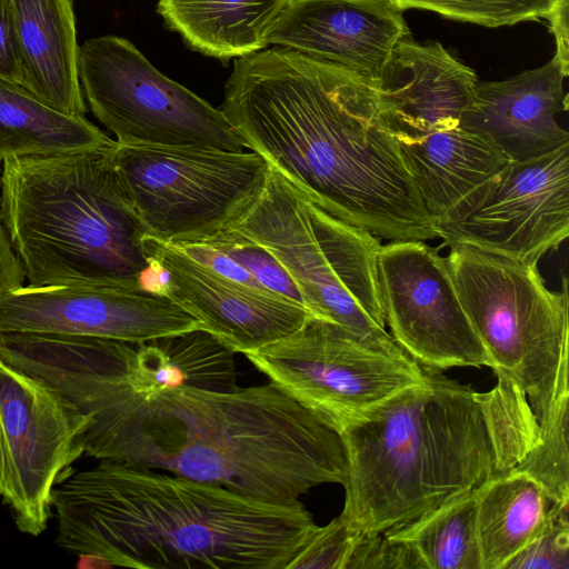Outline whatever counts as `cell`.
<instances>
[{
  "label": "cell",
  "mask_w": 569,
  "mask_h": 569,
  "mask_svg": "<svg viewBox=\"0 0 569 569\" xmlns=\"http://www.w3.org/2000/svg\"><path fill=\"white\" fill-rule=\"evenodd\" d=\"M288 0H159L158 12L193 50L227 62L260 51Z\"/></svg>",
  "instance_id": "22"
},
{
  "label": "cell",
  "mask_w": 569,
  "mask_h": 569,
  "mask_svg": "<svg viewBox=\"0 0 569 569\" xmlns=\"http://www.w3.org/2000/svg\"><path fill=\"white\" fill-rule=\"evenodd\" d=\"M358 536L341 516L319 526L287 569H345Z\"/></svg>",
  "instance_id": "30"
},
{
  "label": "cell",
  "mask_w": 569,
  "mask_h": 569,
  "mask_svg": "<svg viewBox=\"0 0 569 569\" xmlns=\"http://www.w3.org/2000/svg\"><path fill=\"white\" fill-rule=\"evenodd\" d=\"M112 158L144 236L171 244L228 229L260 197L269 173L251 150L116 142Z\"/></svg>",
  "instance_id": "7"
},
{
  "label": "cell",
  "mask_w": 569,
  "mask_h": 569,
  "mask_svg": "<svg viewBox=\"0 0 569 569\" xmlns=\"http://www.w3.org/2000/svg\"><path fill=\"white\" fill-rule=\"evenodd\" d=\"M14 365L90 419L84 455L98 460L287 505L320 485L346 481L340 433L271 382L138 392L111 363L107 339L53 333L27 336Z\"/></svg>",
  "instance_id": "1"
},
{
  "label": "cell",
  "mask_w": 569,
  "mask_h": 569,
  "mask_svg": "<svg viewBox=\"0 0 569 569\" xmlns=\"http://www.w3.org/2000/svg\"><path fill=\"white\" fill-rule=\"evenodd\" d=\"M339 433L347 456L340 516L358 532L400 528L515 467L539 436L528 401L425 369Z\"/></svg>",
  "instance_id": "4"
},
{
  "label": "cell",
  "mask_w": 569,
  "mask_h": 569,
  "mask_svg": "<svg viewBox=\"0 0 569 569\" xmlns=\"http://www.w3.org/2000/svg\"><path fill=\"white\" fill-rule=\"evenodd\" d=\"M567 76L553 56L546 64L506 80H478L460 127L483 136L512 161L569 142V132L557 122V114L568 110Z\"/></svg>",
  "instance_id": "18"
},
{
  "label": "cell",
  "mask_w": 569,
  "mask_h": 569,
  "mask_svg": "<svg viewBox=\"0 0 569 569\" xmlns=\"http://www.w3.org/2000/svg\"><path fill=\"white\" fill-rule=\"evenodd\" d=\"M393 137L439 228L469 216L512 162L493 142L460 126Z\"/></svg>",
  "instance_id": "19"
},
{
  "label": "cell",
  "mask_w": 569,
  "mask_h": 569,
  "mask_svg": "<svg viewBox=\"0 0 569 569\" xmlns=\"http://www.w3.org/2000/svg\"><path fill=\"white\" fill-rule=\"evenodd\" d=\"M223 112L307 200L388 240L439 239L373 86L288 48L238 58Z\"/></svg>",
  "instance_id": "2"
},
{
  "label": "cell",
  "mask_w": 569,
  "mask_h": 569,
  "mask_svg": "<svg viewBox=\"0 0 569 569\" xmlns=\"http://www.w3.org/2000/svg\"><path fill=\"white\" fill-rule=\"evenodd\" d=\"M569 236V142L512 161L465 219L439 228L447 246L466 243L538 264Z\"/></svg>",
  "instance_id": "13"
},
{
  "label": "cell",
  "mask_w": 569,
  "mask_h": 569,
  "mask_svg": "<svg viewBox=\"0 0 569 569\" xmlns=\"http://www.w3.org/2000/svg\"><path fill=\"white\" fill-rule=\"evenodd\" d=\"M386 327L422 368L492 366L461 303L445 257L426 240H390L377 257Z\"/></svg>",
  "instance_id": "12"
},
{
  "label": "cell",
  "mask_w": 569,
  "mask_h": 569,
  "mask_svg": "<svg viewBox=\"0 0 569 569\" xmlns=\"http://www.w3.org/2000/svg\"><path fill=\"white\" fill-rule=\"evenodd\" d=\"M477 82L475 71L442 44L409 34L396 43L372 86L391 133L413 137L459 127Z\"/></svg>",
  "instance_id": "17"
},
{
  "label": "cell",
  "mask_w": 569,
  "mask_h": 569,
  "mask_svg": "<svg viewBox=\"0 0 569 569\" xmlns=\"http://www.w3.org/2000/svg\"><path fill=\"white\" fill-rule=\"evenodd\" d=\"M150 271L162 279L158 289L196 318L234 353H246L299 329L315 315L284 297L226 279L176 246L143 236Z\"/></svg>",
  "instance_id": "15"
},
{
  "label": "cell",
  "mask_w": 569,
  "mask_h": 569,
  "mask_svg": "<svg viewBox=\"0 0 569 569\" xmlns=\"http://www.w3.org/2000/svg\"><path fill=\"white\" fill-rule=\"evenodd\" d=\"M4 481H6L4 457H3L2 441H1V436H0V498H1L3 489H4Z\"/></svg>",
  "instance_id": "36"
},
{
  "label": "cell",
  "mask_w": 569,
  "mask_h": 569,
  "mask_svg": "<svg viewBox=\"0 0 569 569\" xmlns=\"http://www.w3.org/2000/svg\"><path fill=\"white\" fill-rule=\"evenodd\" d=\"M22 87L50 107L83 117L73 0H11Z\"/></svg>",
  "instance_id": "20"
},
{
  "label": "cell",
  "mask_w": 569,
  "mask_h": 569,
  "mask_svg": "<svg viewBox=\"0 0 569 569\" xmlns=\"http://www.w3.org/2000/svg\"><path fill=\"white\" fill-rule=\"evenodd\" d=\"M84 116L63 113L21 84L0 78V157L2 160L112 142Z\"/></svg>",
  "instance_id": "24"
},
{
  "label": "cell",
  "mask_w": 569,
  "mask_h": 569,
  "mask_svg": "<svg viewBox=\"0 0 569 569\" xmlns=\"http://www.w3.org/2000/svg\"><path fill=\"white\" fill-rule=\"evenodd\" d=\"M345 569H423L402 541L383 533L358 532Z\"/></svg>",
  "instance_id": "31"
},
{
  "label": "cell",
  "mask_w": 569,
  "mask_h": 569,
  "mask_svg": "<svg viewBox=\"0 0 569 569\" xmlns=\"http://www.w3.org/2000/svg\"><path fill=\"white\" fill-rule=\"evenodd\" d=\"M445 257L491 368L528 401L540 425L568 390V280L550 290L538 264L466 243Z\"/></svg>",
  "instance_id": "6"
},
{
  "label": "cell",
  "mask_w": 569,
  "mask_h": 569,
  "mask_svg": "<svg viewBox=\"0 0 569 569\" xmlns=\"http://www.w3.org/2000/svg\"><path fill=\"white\" fill-rule=\"evenodd\" d=\"M0 78L22 86L11 0H0Z\"/></svg>",
  "instance_id": "33"
},
{
  "label": "cell",
  "mask_w": 569,
  "mask_h": 569,
  "mask_svg": "<svg viewBox=\"0 0 569 569\" xmlns=\"http://www.w3.org/2000/svg\"><path fill=\"white\" fill-rule=\"evenodd\" d=\"M51 503L57 545L88 567L287 569L319 527L301 501L107 460L70 471Z\"/></svg>",
  "instance_id": "3"
},
{
  "label": "cell",
  "mask_w": 569,
  "mask_h": 569,
  "mask_svg": "<svg viewBox=\"0 0 569 569\" xmlns=\"http://www.w3.org/2000/svg\"><path fill=\"white\" fill-rule=\"evenodd\" d=\"M481 569H502L542 528L553 505L527 473L510 468L475 490Z\"/></svg>",
  "instance_id": "23"
},
{
  "label": "cell",
  "mask_w": 569,
  "mask_h": 569,
  "mask_svg": "<svg viewBox=\"0 0 569 569\" xmlns=\"http://www.w3.org/2000/svg\"><path fill=\"white\" fill-rule=\"evenodd\" d=\"M568 1L569 0H561L546 18L556 39L557 47L555 57L567 74L569 73Z\"/></svg>",
  "instance_id": "34"
},
{
  "label": "cell",
  "mask_w": 569,
  "mask_h": 569,
  "mask_svg": "<svg viewBox=\"0 0 569 569\" xmlns=\"http://www.w3.org/2000/svg\"><path fill=\"white\" fill-rule=\"evenodd\" d=\"M116 141L4 159L0 223L36 287H140L144 232L113 163Z\"/></svg>",
  "instance_id": "5"
},
{
  "label": "cell",
  "mask_w": 569,
  "mask_h": 569,
  "mask_svg": "<svg viewBox=\"0 0 569 569\" xmlns=\"http://www.w3.org/2000/svg\"><path fill=\"white\" fill-rule=\"evenodd\" d=\"M243 355L273 386L338 432L421 382L426 372L408 355L388 351L317 317Z\"/></svg>",
  "instance_id": "9"
},
{
  "label": "cell",
  "mask_w": 569,
  "mask_h": 569,
  "mask_svg": "<svg viewBox=\"0 0 569 569\" xmlns=\"http://www.w3.org/2000/svg\"><path fill=\"white\" fill-rule=\"evenodd\" d=\"M401 10L423 9L489 28L546 19L561 0H391Z\"/></svg>",
  "instance_id": "27"
},
{
  "label": "cell",
  "mask_w": 569,
  "mask_h": 569,
  "mask_svg": "<svg viewBox=\"0 0 569 569\" xmlns=\"http://www.w3.org/2000/svg\"><path fill=\"white\" fill-rule=\"evenodd\" d=\"M24 283L21 266L0 229V296Z\"/></svg>",
  "instance_id": "35"
},
{
  "label": "cell",
  "mask_w": 569,
  "mask_h": 569,
  "mask_svg": "<svg viewBox=\"0 0 569 569\" xmlns=\"http://www.w3.org/2000/svg\"><path fill=\"white\" fill-rule=\"evenodd\" d=\"M386 533L406 543L423 569H481L475 490Z\"/></svg>",
  "instance_id": "25"
},
{
  "label": "cell",
  "mask_w": 569,
  "mask_h": 569,
  "mask_svg": "<svg viewBox=\"0 0 569 569\" xmlns=\"http://www.w3.org/2000/svg\"><path fill=\"white\" fill-rule=\"evenodd\" d=\"M79 81L90 111L118 144L246 148L220 109L163 76L122 37L79 47Z\"/></svg>",
  "instance_id": "8"
},
{
  "label": "cell",
  "mask_w": 569,
  "mask_h": 569,
  "mask_svg": "<svg viewBox=\"0 0 569 569\" xmlns=\"http://www.w3.org/2000/svg\"><path fill=\"white\" fill-rule=\"evenodd\" d=\"M107 352L138 392L182 386L213 391L238 387L234 352L201 328L139 343L107 339Z\"/></svg>",
  "instance_id": "21"
},
{
  "label": "cell",
  "mask_w": 569,
  "mask_h": 569,
  "mask_svg": "<svg viewBox=\"0 0 569 569\" xmlns=\"http://www.w3.org/2000/svg\"><path fill=\"white\" fill-rule=\"evenodd\" d=\"M569 393L558 399L539 425L537 441L512 468L536 480L553 503L569 505Z\"/></svg>",
  "instance_id": "26"
},
{
  "label": "cell",
  "mask_w": 569,
  "mask_h": 569,
  "mask_svg": "<svg viewBox=\"0 0 569 569\" xmlns=\"http://www.w3.org/2000/svg\"><path fill=\"white\" fill-rule=\"evenodd\" d=\"M201 323L159 290L22 283L0 296V333L93 337L139 343Z\"/></svg>",
  "instance_id": "14"
},
{
  "label": "cell",
  "mask_w": 569,
  "mask_h": 569,
  "mask_svg": "<svg viewBox=\"0 0 569 569\" xmlns=\"http://www.w3.org/2000/svg\"><path fill=\"white\" fill-rule=\"evenodd\" d=\"M173 246L189 258L226 279L254 289L268 291L259 284L246 268L210 244L203 242H188Z\"/></svg>",
  "instance_id": "32"
},
{
  "label": "cell",
  "mask_w": 569,
  "mask_h": 569,
  "mask_svg": "<svg viewBox=\"0 0 569 569\" xmlns=\"http://www.w3.org/2000/svg\"><path fill=\"white\" fill-rule=\"evenodd\" d=\"M201 242L231 257L246 268L263 289L307 307L292 278L266 249L256 242L231 229L222 230Z\"/></svg>",
  "instance_id": "28"
},
{
  "label": "cell",
  "mask_w": 569,
  "mask_h": 569,
  "mask_svg": "<svg viewBox=\"0 0 569 569\" xmlns=\"http://www.w3.org/2000/svg\"><path fill=\"white\" fill-rule=\"evenodd\" d=\"M2 158L0 157V173H1V166H2Z\"/></svg>",
  "instance_id": "37"
},
{
  "label": "cell",
  "mask_w": 569,
  "mask_h": 569,
  "mask_svg": "<svg viewBox=\"0 0 569 569\" xmlns=\"http://www.w3.org/2000/svg\"><path fill=\"white\" fill-rule=\"evenodd\" d=\"M228 229L266 249L283 267L315 317L383 349H399L345 261L321 249L305 197L272 167L260 197Z\"/></svg>",
  "instance_id": "11"
},
{
  "label": "cell",
  "mask_w": 569,
  "mask_h": 569,
  "mask_svg": "<svg viewBox=\"0 0 569 569\" xmlns=\"http://www.w3.org/2000/svg\"><path fill=\"white\" fill-rule=\"evenodd\" d=\"M90 419L40 378L0 358L1 498L17 528L37 537L52 515L54 487L84 455Z\"/></svg>",
  "instance_id": "10"
},
{
  "label": "cell",
  "mask_w": 569,
  "mask_h": 569,
  "mask_svg": "<svg viewBox=\"0 0 569 569\" xmlns=\"http://www.w3.org/2000/svg\"><path fill=\"white\" fill-rule=\"evenodd\" d=\"M410 34L391 0H288L267 42L341 68L373 84Z\"/></svg>",
  "instance_id": "16"
},
{
  "label": "cell",
  "mask_w": 569,
  "mask_h": 569,
  "mask_svg": "<svg viewBox=\"0 0 569 569\" xmlns=\"http://www.w3.org/2000/svg\"><path fill=\"white\" fill-rule=\"evenodd\" d=\"M568 507L553 503L539 532L502 569H569Z\"/></svg>",
  "instance_id": "29"
}]
</instances>
